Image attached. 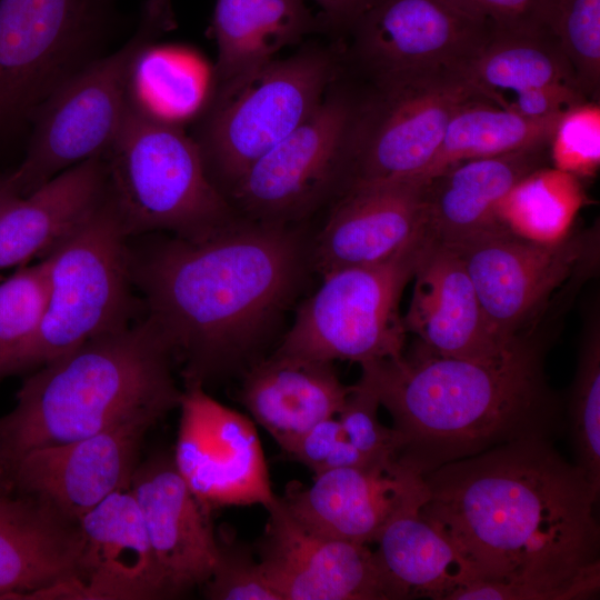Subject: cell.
<instances>
[{"label": "cell", "mask_w": 600, "mask_h": 600, "mask_svg": "<svg viewBox=\"0 0 600 600\" xmlns=\"http://www.w3.org/2000/svg\"><path fill=\"white\" fill-rule=\"evenodd\" d=\"M589 101L573 84L550 83L514 93V99L502 107L528 118H546Z\"/></svg>", "instance_id": "40"}, {"label": "cell", "mask_w": 600, "mask_h": 600, "mask_svg": "<svg viewBox=\"0 0 600 600\" xmlns=\"http://www.w3.org/2000/svg\"><path fill=\"white\" fill-rule=\"evenodd\" d=\"M152 426L144 420L131 421L32 450L9 468L13 488L79 521L110 494L130 488L143 436Z\"/></svg>", "instance_id": "17"}, {"label": "cell", "mask_w": 600, "mask_h": 600, "mask_svg": "<svg viewBox=\"0 0 600 600\" xmlns=\"http://www.w3.org/2000/svg\"><path fill=\"white\" fill-rule=\"evenodd\" d=\"M206 91V70L186 50L149 43L134 60L129 100L153 118L176 124L200 108Z\"/></svg>", "instance_id": "31"}, {"label": "cell", "mask_w": 600, "mask_h": 600, "mask_svg": "<svg viewBox=\"0 0 600 600\" xmlns=\"http://www.w3.org/2000/svg\"><path fill=\"white\" fill-rule=\"evenodd\" d=\"M259 562L281 600H392L368 544L316 533L299 523L279 497L266 509Z\"/></svg>", "instance_id": "16"}, {"label": "cell", "mask_w": 600, "mask_h": 600, "mask_svg": "<svg viewBox=\"0 0 600 600\" xmlns=\"http://www.w3.org/2000/svg\"><path fill=\"white\" fill-rule=\"evenodd\" d=\"M581 203L577 177L556 168H540L523 178L503 199L498 218L514 232L564 236L563 230Z\"/></svg>", "instance_id": "32"}, {"label": "cell", "mask_w": 600, "mask_h": 600, "mask_svg": "<svg viewBox=\"0 0 600 600\" xmlns=\"http://www.w3.org/2000/svg\"><path fill=\"white\" fill-rule=\"evenodd\" d=\"M21 197L20 190L12 174L0 178V213L13 200Z\"/></svg>", "instance_id": "43"}, {"label": "cell", "mask_w": 600, "mask_h": 600, "mask_svg": "<svg viewBox=\"0 0 600 600\" xmlns=\"http://www.w3.org/2000/svg\"><path fill=\"white\" fill-rule=\"evenodd\" d=\"M549 162L543 144L446 168L424 181V233L436 243L450 244L498 223L503 199Z\"/></svg>", "instance_id": "24"}, {"label": "cell", "mask_w": 600, "mask_h": 600, "mask_svg": "<svg viewBox=\"0 0 600 600\" xmlns=\"http://www.w3.org/2000/svg\"><path fill=\"white\" fill-rule=\"evenodd\" d=\"M16 491L9 474L0 468V494Z\"/></svg>", "instance_id": "44"}, {"label": "cell", "mask_w": 600, "mask_h": 600, "mask_svg": "<svg viewBox=\"0 0 600 600\" xmlns=\"http://www.w3.org/2000/svg\"><path fill=\"white\" fill-rule=\"evenodd\" d=\"M422 502L399 510L374 540L377 562L393 599L453 600L480 580L454 541L420 512Z\"/></svg>", "instance_id": "27"}, {"label": "cell", "mask_w": 600, "mask_h": 600, "mask_svg": "<svg viewBox=\"0 0 600 600\" xmlns=\"http://www.w3.org/2000/svg\"><path fill=\"white\" fill-rule=\"evenodd\" d=\"M310 247L291 224L239 216L203 240L173 237L130 251L132 283L184 384L204 386L253 356L297 294Z\"/></svg>", "instance_id": "2"}, {"label": "cell", "mask_w": 600, "mask_h": 600, "mask_svg": "<svg viewBox=\"0 0 600 600\" xmlns=\"http://www.w3.org/2000/svg\"><path fill=\"white\" fill-rule=\"evenodd\" d=\"M540 329L494 360L439 356L420 342L361 364L401 440L398 461L423 476L443 464L561 427L562 406L544 376Z\"/></svg>", "instance_id": "3"}, {"label": "cell", "mask_w": 600, "mask_h": 600, "mask_svg": "<svg viewBox=\"0 0 600 600\" xmlns=\"http://www.w3.org/2000/svg\"><path fill=\"white\" fill-rule=\"evenodd\" d=\"M333 26L352 29L373 0H313Z\"/></svg>", "instance_id": "42"}, {"label": "cell", "mask_w": 600, "mask_h": 600, "mask_svg": "<svg viewBox=\"0 0 600 600\" xmlns=\"http://www.w3.org/2000/svg\"><path fill=\"white\" fill-rule=\"evenodd\" d=\"M379 399L368 382L360 376L351 386L346 402L337 418L346 438L374 464H391L398 461L401 440L397 431L382 424L378 418Z\"/></svg>", "instance_id": "36"}, {"label": "cell", "mask_w": 600, "mask_h": 600, "mask_svg": "<svg viewBox=\"0 0 600 600\" xmlns=\"http://www.w3.org/2000/svg\"><path fill=\"white\" fill-rule=\"evenodd\" d=\"M172 351L146 319L98 336L38 368L0 417V468L26 453L137 420L156 424L179 407Z\"/></svg>", "instance_id": "4"}, {"label": "cell", "mask_w": 600, "mask_h": 600, "mask_svg": "<svg viewBox=\"0 0 600 600\" xmlns=\"http://www.w3.org/2000/svg\"><path fill=\"white\" fill-rule=\"evenodd\" d=\"M553 168L576 177L596 171L600 162V104L586 101L563 111L549 144Z\"/></svg>", "instance_id": "37"}, {"label": "cell", "mask_w": 600, "mask_h": 600, "mask_svg": "<svg viewBox=\"0 0 600 600\" xmlns=\"http://www.w3.org/2000/svg\"><path fill=\"white\" fill-rule=\"evenodd\" d=\"M376 84L377 92L357 104L340 193L416 179L436 156L457 110L470 100L487 99L461 71Z\"/></svg>", "instance_id": "9"}, {"label": "cell", "mask_w": 600, "mask_h": 600, "mask_svg": "<svg viewBox=\"0 0 600 600\" xmlns=\"http://www.w3.org/2000/svg\"><path fill=\"white\" fill-rule=\"evenodd\" d=\"M560 116L528 118L483 98L470 100L450 119L436 156L416 179L466 160L549 144Z\"/></svg>", "instance_id": "30"}, {"label": "cell", "mask_w": 600, "mask_h": 600, "mask_svg": "<svg viewBox=\"0 0 600 600\" xmlns=\"http://www.w3.org/2000/svg\"><path fill=\"white\" fill-rule=\"evenodd\" d=\"M424 181L394 180L340 193L310 247V264L331 271L376 263L399 251L423 229Z\"/></svg>", "instance_id": "20"}, {"label": "cell", "mask_w": 600, "mask_h": 600, "mask_svg": "<svg viewBox=\"0 0 600 600\" xmlns=\"http://www.w3.org/2000/svg\"><path fill=\"white\" fill-rule=\"evenodd\" d=\"M412 279L403 326L430 351L443 357L494 360L523 338L509 344L498 337L463 262L450 248L430 241Z\"/></svg>", "instance_id": "22"}, {"label": "cell", "mask_w": 600, "mask_h": 600, "mask_svg": "<svg viewBox=\"0 0 600 600\" xmlns=\"http://www.w3.org/2000/svg\"><path fill=\"white\" fill-rule=\"evenodd\" d=\"M492 27L454 0H373L352 27L376 83L461 71Z\"/></svg>", "instance_id": "14"}, {"label": "cell", "mask_w": 600, "mask_h": 600, "mask_svg": "<svg viewBox=\"0 0 600 600\" xmlns=\"http://www.w3.org/2000/svg\"><path fill=\"white\" fill-rule=\"evenodd\" d=\"M93 0H0V131L86 62Z\"/></svg>", "instance_id": "13"}, {"label": "cell", "mask_w": 600, "mask_h": 600, "mask_svg": "<svg viewBox=\"0 0 600 600\" xmlns=\"http://www.w3.org/2000/svg\"><path fill=\"white\" fill-rule=\"evenodd\" d=\"M82 546L78 520L29 494H0V599H68Z\"/></svg>", "instance_id": "23"}, {"label": "cell", "mask_w": 600, "mask_h": 600, "mask_svg": "<svg viewBox=\"0 0 600 600\" xmlns=\"http://www.w3.org/2000/svg\"><path fill=\"white\" fill-rule=\"evenodd\" d=\"M159 21L158 11H149L124 46L86 62L37 109L27 156L12 172L21 196L66 169L106 153L130 103L129 81L134 60L151 43Z\"/></svg>", "instance_id": "10"}, {"label": "cell", "mask_w": 600, "mask_h": 600, "mask_svg": "<svg viewBox=\"0 0 600 600\" xmlns=\"http://www.w3.org/2000/svg\"><path fill=\"white\" fill-rule=\"evenodd\" d=\"M574 463L600 489V316L593 307L584 317L576 376L568 404Z\"/></svg>", "instance_id": "33"}, {"label": "cell", "mask_w": 600, "mask_h": 600, "mask_svg": "<svg viewBox=\"0 0 600 600\" xmlns=\"http://www.w3.org/2000/svg\"><path fill=\"white\" fill-rule=\"evenodd\" d=\"M462 72L488 100L499 106H502L500 92L504 90L518 93L550 83L580 88L570 62L550 32L492 28L479 53Z\"/></svg>", "instance_id": "29"}, {"label": "cell", "mask_w": 600, "mask_h": 600, "mask_svg": "<svg viewBox=\"0 0 600 600\" xmlns=\"http://www.w3.org/2000/svg\"><path fill=\"white\" fill-rule=\"evenodd\" d=\"M218 558L203 593L211 600H281L259 559L244 544L217 536Z\"/></svg>", "instance_id": "38"}, {"label": "cell", "mask_w": 600, "mask_h": 600, "mask_svg": "<svg viewBox=\"0 0 600 600\" xmlns=\"http://www.w3.org/2000/svg\"><path fill=\"white\" fill-rule=\"evenodd\" d=\"M424 497L422 476L397 461L327 470L309 487L290 483L279 498L307 529L369 546L399 510Z\"/></svg>", "instance_id": "18"}, {"label": "cell", "mask_w": 600, "mask_h": 600, "mask_svg": "<svg viewBox=\"0 0 600 600\" xmlns=\"http://www.w3.org/2000/svg\"><path fill=\"white\" fill-rule=\"evenodd\" d=\"M103 158L108 193L128 236L166 230L198 241L239 218L212 182L197 141L131 102Z\"/></svg>", "instance_id": "5"}, {"label": "cell", "mask_w": 600, "mask_h": 600, "mask_svg": "<svg viewBox=\"0 0 600 600\" xmlns=\"http://www.w3.org/2000/svg\"><path fill=\"white\" fill-rule=\"evenodd\" d=\"M108 190L102 202L47 257V307L34 334L0 367V379L38 369L130 323V250Z\"/></svg>", "instance_id": "6"}, {"label": "cell", "mask_w": 600, "mask_h": 600, "mask_svg": "<svg viewBox=\"0 0 600 600\" xmlns=\"http://www.w3.org/2000/svg\"><path fill=\"white\" fill-rule=\"evenodd\" d=\"M333 70L328 54L307 50L273 58L220 86L197 143L226 198L257 159L316 111Z\"/></svg>", "instance_id": "8"}, {"label": "cell", "mask_w": 600, "mask_h": 600, "mask_svg": "<svg viewBox=\"0 0 600 600\" xmlns=\"http://www.w3.org/2000/svg\"><path fill=\"white\" fill-rule=\"evenodd\" d=\"M430 241L422 229L386 260L323 276L273 353L360 366L400 357L407 334L401 296Z\"/></svg>", "instance_id": "7"}, {"label": "cell", "mask_w": 600, "mask_h": 600, "mask_svg": "<svg viewBox=\"0 0 600 600\" xmlns=\"http://www.w3.org/2000/svg\"><path fill=\"white\" fill-rule=\"evenodd\" d=\"M312 24L303 0H217L213 32L220 86L272 60Z\"/></svg>", "instance_id": "28"}, {"label": "cell", "mask_w": 600, "mask_h": 600, "mask_svg": "<svg viewBox=\"0 0 600 600\" xmlns=\"http://www.w3.org/2000/svg\"><path fill=\"white\" fill-rule=\"evenodd\" d=\"M598 228L539 241L499 221L442 246L459 256L491 328L512 344L538 328L553 293L598 257Z\"/></svg>", "instance_id": "11"}, {"label": "cell", "mask_w": 600, "mask_h": 600, "mask_svg": "<svg viewBox=\"0 0 600 600\" xmlns=\"http://www.w3.org/2000/svg\"><path fill=\"white\" fill-rule=\"evenodd\" d=\"M550 31L589 101L600 92V0H556Z\"/></svg>", "instance_id": "34"}, {"label": "cell", "mask_w": 600, "mask_h": 600, "mask_svg": "<svg viewBox=\"0 0 600 600\" xmlns=\"http://www.w3.org/2000/svg\"><path fill=\"white\" fill-rule=\"evenodd\" d=\"M176 468L208 510L274 502L267 462L253 422L188 383L179 407Z\"/></svg>", "instance_id": "15"}, {"label": "cell", "mask_w": 600, "mask_h": 600, "mask_svg": "<svg viewBox=\"0 0 600 600\" xmlns=\"http://www.w3.org/2000/svg\"><path fill=\"white\" fill-rule=\"evenodd\" d=\"M130 490L171 596L203 586L218 558L210 513L178 472L172 454L139 462Z\"/></svg>", "instance_id": "19"}, {"label": "cell", "mask_w": 600, "mask_h": 600, "mask_svg": "<svg viewBox=\"0 0 600 600\" xmlns=\"http://www.w3.org/2000/svg\"><path fill=\"white\" fill-rule=\"evenodd\" d=\"M49 277L46 256L0 283V367L37 331L47 307Z\"/></svg>", "instance_id": "35"}, {"label": "cell", "mask_w": 600, "mask_h": 600, "mask_svg": "<svg viewBox=\"0 0 600 600\" xmlns=\"http://www.w3.org/2000/svg\"><path fill=\"white\" fill-rule=\"evenodd\" d=\"M492 28L531 33L550 32L556 0H454ZM552 34V33H551Z\"/></svg>", "instance_id": "39"}, {"label": "cell", "mask_w": 600, "mask_h": 600, "mask_svg": "<svg viewBox=\"0 0 600 600\" xmlns=\"http://www.w3.org/2000/svg\"><path fill=\"white\" fill-rule=\"evenodd\" d=\"M343 436L337 417L323 419L300 438L288 456L306 466L314 476L321 471L324 461Z\"/></svg>", "instance_id": "41"}, {"label": "cell", "mask_w": 600, "mask_h": 600, "mask_svg": "<svg viewBox=\"0 0 600 600\" xmlns=\"http://www.w3.org/2000/svg\"><path fill=\"white\" fill-rule=\"evenodd\" d=\"M83 546L68 599L170 598L130 488L119 490L79 519Z\"/></svg>", "instance_id": "21"}, {"label": "cell", "mask_w": 600, "mask_h": 600, "mask_svg": "<svg viewBox=\"0 0 600 600\" xmlns=\"http://www.w3.org/2000/svg\"><path fill=\"white\" fill-rule=\"evenodd\" d=\"M422 478L421 514L480 576L457 600H578L598 592L599 490L551 439L512 441Z\"/></svg>", "instance_id": "1"}, {"label": "cell", "mask_w": 600, "mask_h": 600, "mask_svg": "<svg viewBox=\"0 0 600 600\" xmlns=\"http://www.w3.org/2000/svg\"><path fill=\"white\" fill-rule=\"evenodd\" d=\"M350 389L333 362L272 353L247 371L240 401L289 454L312 426L337 417Z\"/></svg>", "instance_id": "25"}, {"label": "cell", "mask_w": 600, "mask_h": 600, "mask_svg": "<svg viewBox=\"0 0 600 600\" xmlns=\"http://www.w3.org/2000/svg\"><path fill=\"white\" fill-rule=\"evenodd\" d=\"M357 104L342 93L326 96L307 120L257 159L228 192L237 214L291 224L339 194Z\"/></svg>", "instance_id": "12"}, {"label": "cell", "mask_w": 600, "mask_h": 600, "mask_svg": "<svg viewBox=\"0 0 600 600\" xmlns=\"http://www.w3.org/2000/svg\"><path fill=\"white\" fill-rule=\"evenodd\" d=\"M103 156L58 173L0 213V270L48 254L71 234L107 194Z\"/></svg>", "instance_id": "26"}]
</instances>
